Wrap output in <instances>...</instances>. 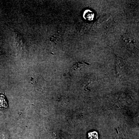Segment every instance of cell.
I'll list each match as a JSON object with an SVG mask.
<instances>
[{
    "label": "cell",
    "mask_w": 139,
    "mask_h": 139,
    "mask_svg": "<svg viewBox=\"0 0 139 139\" xmlns=\"http://www.w3.org/2000/svg\"><path fill=\"white\" fill-rule=\"evenodd\" d=\"M7 103L6 101L5 96L0 95V107H7Z\"/></svg>",
    "instance_id": "obj_1"
},
{
    "label": "cell",
    "mask_w": 139,
    "mask_h": 139,
    "mask_svg": "<svg viewBox=\"0 0 139 139\" xmlns=\"http://www.w3.org/2000/svg\"><path fill=\"white\" fill-rule=\"evenodd\" d=\"M88 138L89 139H98V133L96 131L90 132L88 134Z\"/></svg>",
    "instance_id": "obj_2"
}]
</instances>
